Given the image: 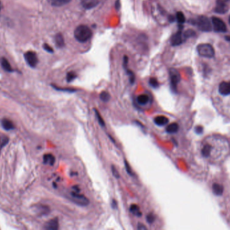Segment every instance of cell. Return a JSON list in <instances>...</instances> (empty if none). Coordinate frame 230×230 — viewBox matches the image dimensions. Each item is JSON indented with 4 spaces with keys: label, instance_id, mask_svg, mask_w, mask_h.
<instances>
[{
    "label": "cell",
    "instance_id": "cell-1",
    "mask_svg": "<svg viewBox=\"0 0 230 230\" xmlns=\"http://www.w3.org/2000/svg\"><path fill=\"white\" fill-rule=\"evenodd\" d=\"M92 36V31L88 26L79 25L74 31V37L79 43H85Z\"/></svg>",
    "mask_w": 230,
    "mask_h": 230
},
{
    "label": "cell",
    "instance_id": "cell-2",
    "mask_svg": "<svg viewBox=\"0 0 230 230\" xmlns=\"http://www.w3.org/2000/svg\"><path fill=\"white\" fill-rule=\"evenodd\" d=\"M197 50L199 56L207 58H211L215 56V49L211 45L208 43L199 45L197 47Z\"/></svg>",
    "mask_w": 230,
    "mask_h": 230
},
{
    "label": "cell",
    "instance_id": "cell-3",
    "mask_svg": "<svg viewBox=\"0 0 230 230\" xmlns=\"http://www.w3.org/2000/svg\"><path fill=\"white\" fill-rule=\"evenodd\" d=\"M194 24L203 32H209L212 30L211 24L209 18L204 16H200L198 17L196 20H194Z\"/></svg>",
    "mask_w": 230,
    "mask_h": 230
},
{
    "label": "cell",
    "instance_id": "cell-4",
    "mask_svg": "<svg viewBox=\"0 0 230 230\" xmlns=\"http://www.w3.org/2000/svg\"><path fill=\"white\" fill-rule=\"evenodd\" d=\"M169 74H170L171 88L172 91L176 92L177 91V86L180 81V75L177 70L174 68L170 70Z\"/></svg>",
    "mask_w": 230,
    "mask_h": 230
},
{
    "label": "cell",
    "instance_id": "cell-5",
    "mask_svg": "<svg viewBox=\"0 0 230 230\" xmlns=\"http://www.w3.org/2000/svg\"><path fill=\"white\" fill-rule=\"evenodd\" d=\"M71 200L73 202L81 206H86L89 204V200L84 195L81 194L79 192L73 191L71 193Z\"/></svg>",
    "mask_w": 230,
    "mask_h": 230
},
{
    "label": "cell",
    "instance_id": "cell-6",
    "mask_svg": "<svg viewBox=\"0 0 230 230\" xmlns=\"http://www.w3.org/2000/svg\"><path fill=\"white\" fill-rule=\"evenodd\" d=\"M212 23L213 25L214 31L217 33H225L227 31V27L221 19L217 17L212 18Z\"/></svg>",
    "mask_w": 230,
    "mask_h": 230
},
{
    "label": "cell",
    "instance_id": "cell-7",
    "mask_svg": "<svg viewBox=\"0 0 230 230\" xmlns=\"http://www.w3.org/2000/svg\"><path fill=\"white\" fill-rule=\"evenodd\" d=\"M24 57L27 63L32 68H34L38 63V57L36 53L34 52H28L24 54Z\"/></svg>",
    "mask_w": 230,
    "mask_h": 230
},
{
    "label": "cell",
    "instance_id": "cell-8",
    "mask_svg": "<svg viewBox=\"0 0 230 230\" xmlns=\"http://www.w3.org/2000/svg\"><path fill=\"white\" fill-rule=\"evenodd\" d=\"M183 27L180 24L179 26V30L171 38V43L173 46H177L180 45V44L183 43V33H182V30H183Z\"/></svg>",
    "mask_w": 230,
    "mask_h": 230
},
{
    "label": "cell",
    "instance_id": "cell-9",
    "mask_svg": "<svg viewBox=\"0 0 230 230\" xmlns=\"http://www.w3.org/2000/svg\"><path fill=\"white\" fill-rule=\"evenodd\" d=\"M219 93L223 96L230 95V82H222L219 86Z\"/></svg>",
    "mask_w": 230,
    "mask_h": 230
},
{
    "label": "cell",
    "instance_id": "cell-10",
    "mask_svg": "<svg viewBox=\"0 0 230 230\" xmlns=\"http://www.w3.org/2000/svg\"><path fill=\"white\" fill-rule=\"evenodd\" d=\"M99 3L98 0H82V5L85 9H89L96 7Z\"/></svg>",
    "mask_w": 230,
    "mask_h": 230
},
{
    "label": "cell",
    "instance_id": "cell-11",
    "mask_svg": "<svg viewBox=\"0 0 230 230\" xmlns=\"http://www.w3.org/2000/svg\"><path fill=\"white\" fill-rule=\"evenodd\" d=\"M228 10V7L223 1H218L215 11L217 13L224 14Z\"/></svg>",
    "mask_w": 230,
    "mask_h": 230
},
{
    "label": "cell",
    "instance_id": "cell-12",
    "mask_svg": "<svg viewBox=\"0 0 230 230\" xmlns=\"http://www.w3.org/2000/svg\"><path fill=\"white\" fill-rule=\"evenodd\" d=\"M44 228L48 230H57L59 228V221L57 218L50 220L45 225Z\"/></svg>",
    "mask_w": 230,
    "mask_h": 230
},
{
    "label": "cell",
    "instance_id": "cell-13",
    "mask_svg": "<svg viewBox=\"0 0 230 230\" xmlns=\"http://www.w3.org/2000/svg\"><path fill=\"white\" fill-rule=\"evenodd\" d=\"M154 123L159 126H165L166 124H167L169 122V120L167 117H166L164 116H156L154 120Z\"/></svg>",
    "mask_w": 230,
    "mask_h": 230
},
{
    "label": "cell",
    "instance_id": "cell-14",
    "mask_svg": "<svg viewBox=\"0 0 230 230\" xmlns=\"http://www.w3.org/2000/svg\"><path fill=\"white\" fill-rule=\"evenodd\" d=\"M49 4L55 7H61L64 5H66L71 1V0H47Z\"/></svg>",
    "mask_w": 230,
    "mask_h": 230
},
{
    "label": "cell",
    "instance_id": "cell-15",
    "mask_svg": "<svg viewBox=\"0 0 230 230\" xmlns=\"http://www.w3.org/2000/svg\"><path fill=\"white\" fill-rule=\"evenodd\" d=\"M1 123H2V126L3 127V128L5 129V130H11L14 129V124L12 123V121H10L8 119L4 118V119L2 120Z\"/></svg>",
    "mask_w": 230,
    "mask_h": 230
},
{
    "label": "cell",
    "instance_id": "cell-16",
    "mask_svg": "<svg viewBox=\"0 0 230 230\" xmlns=\"http://www.w3.org/2000/svg\"><path fill=\"white\" fill-rule=\"evenodd\" d=\"M149 101V97L148 95L142 94L139 95L137 97V102L141 105H145L148 103Z\"/></svg>",
    "mask_w": 230,
    "mask_h": 230
},
{
    "label": "cell",
    "instance_id": "cell-17",
    "mask_svg": "<svg viewBox=\"0 0 230 230\" xmlns=\"http://www.w3.org/2000/svg\"><path fill=\"white\" fill-rule=\"evenodd\" d=\"M44 164L53 165L55 162V158L52 154H45L43 156Z\"/></svg>",
    "mask_w": 230,
    "mask_h": 230
},
{
    "label": "cell",
    "instance_id": "cell-18",
    "mask_svg": "<svg viewBox=\"0 0 230 230\" xmlns=\"http://www.w3.org/2000/svg\"><path fill=\"white\" fill-rule=\"evenodd\" d=\"M55 43L57 47L62 48L65 46V40L62 34L58 33L55 36Z\"/></svg>",
    "mask_w": 230,
    "mask_h": 230
},
{
    "label": "cell",
    "instance_id": "cell-19",
    "mask_svg": "<svg viewBox=\"0 0 230 230\" xmlns=\"http://www.w3.org/2000/svg\"><path fill=\"white\" fill-rule=\"evenodd\" d=\"M1 65L2 66V68H4L5 71L9 72H13V69L12 68L10 63H9L7 59L4 58V57H2V58L1 59Z\"/></svg>",
    "mask_w": 230,
    "mask_h": 230
},
{
    "label": "cell",
    "instance_id": "cell-20",
    "mask_svg": "<svg viewBox=\"0 0 230 230\" xmlns=\"http://www.w3.org/2000/svg\"><path fill=\"white\" fill-rule=\"evenodd\" d=\"M212 189H213V193L217 196H220L223 194V188L221 185H220L219 184H217V183L213 184Z\"/></svg>",
    "mask_w": 230,
    "mask_h": 230
},
{
    "label": "cell",
    "instance_id": "cell-21",
    "mask_svg": "<svg viewBox=\"0 0 230 230\" xmlns=\"http://www.w3.org/2000/svg\"><path fill=\"white\" fill-rule=\"evenodd\" d=\"M179 129L178 124L176 123H172L166 128V132L170 134H174L177 132Z\"/></svg>",
    "mask_w": 230,
    "mask_h": 230
},
{
    "label": "cell",
    "instance_id": "cell-22",
    "mask_svg": "<svg viewBox=\"0 0 230 230\" xmlns=\"http://www.w3.org/2000/svg\"><path fill=\"white\" fill-rule=\"evenodd\" d=\"M130 210L134 215H135L137 217L141 216V212L139 207L136 205V204H131L130 207Z\"/></svg>",
    "mask_w": 230,
    "mask_h": 230
},
{
    "label": "cell",
    "instance_id": "cell-23",
    "mask_svg": "<svg viewBox=\"0 0 230 230\" xmlns=\"http://www.w3.org/2000/svg\"><path fill=\"white\" fill-rule=\"evenodd\" d=\"M176 18L178 22L180 24H184L185 22V20H186L184 15L182 12H177L176 16Z\"/></svg>",
    "mask_w": 230,
    "mask_h": 230
},
{
    "label": "cell",
    "instance_id": "cell-24",
    "mask_svg": "<svg viewBox=\"0 0 230 230\" xmlns=\"http://www.w3.org/2000/svg\"><path fill=\"white\" fill-rule=\"evenodd\" d=\"M124 68H125V70L127 72V75L129 76V80H130V82L131 83V84H133L134 82H135V74H134V73L131 71V70H130L127 68V65H125L124 66Z\"/></svg>",
    "mask_w": 230,
    "mask_h": 230
},
{
    "label": "cell",
    "instance_id": "cell-25",
    "mask_svg": "<svg viewBox=\"0 0 230 230\" xmlns=\"http://www.w3.org/2000/svg\"><path fill=\"white\" fill-rule=\"evenodd\" d=\"M110 97L109 93H108V92H106V91L102 92L101 93H100V99L102 101H104V102H108V101H109V99H110Z\"/></svg>",
    "mask_w": 230,
    "mask_h": 230
},
{
    "label": "cell",
    "instance_id": "cell-26",
    "mask_svg": "<svg viewBox=\"0 0 230 230\" xmlns=\"http://www.w3.org/2000/svg\"><path fill=\"white\" fill-rule=\"evenodd\" d=\"M76 78H77V74L74 72L71 71V72H68V74H67L66 78H67V81H68V82H71L73 81H74Z\"/></svg>",
    "mask_w": 230,
    "mask_h": 230
},
{
    "label": "cell",
    "instance_id": "cell-27",
    "mask_svg": "<svg viewBox=\"0 0 230 230\" xmlns=\"http://www.w3.org/2000/svg\"><path fill=\"white\" fill-rule=\"evenodd\" d=\"M195 34H196V33L193 30L189 29L184 32L183 37L184 39H188V38H190V37H193L194 36H195Z\"/></svg>",
    "mask_w": 230,
    "mask_h": 230
},
{
    "label": "cell",
    "instance_id": "cell-28",
    "mask_svg": "<svg viewBox=\"0 0 230 230\" xmlns=\"http://www.w3.org/2000/svg\"><path fill=\"white\" fill-rule=\"evenodd\" d=\"M95 111V113H96V117H97V120L98 121V123L100 125L102 126V127H105V122L104 120L102 119V117L101 116L100 113H99V111H98L96 110H94Z\"/></svg>",
    "mask_w": 230,
    "mask_h": 230
},
{
    "label": "cell",
    "instance_id": "cell-29",
    "mask_svg": "<svg viewBox=\"0 0 230 230\" xmlns=\"http://www.w3.org/2000/svg\"><path fill=\"white\" fill-rule=\"evenodd\" d=\"M149 84L152 86V87L153 88H158V86H159V83H158V81H157V79L155 78H151L149 79Z\"/></svg>",
    "mask_w": 230,
    "mask_h": 230
},
{
    "label": "cell",
    "instance_id": "cell-30",
    "mask_svg": "<svg viewBox=\"0 0 230 230\" xmlns=\"http://www.w3.org/2000/svg\"><path fill=\"white\" fill-rule=\"evenodd\" d=\"M111 169H112V172H113V175H114V176L115 178H120V175H119V172H118L117 168L115 167L114 166L112 165Z\"/></svg>",
    "mask_w": 230,
    "mask_h": 230
},
{
    "label": "cell",
    "instance_id": "cell-31",
    "mask_svg": "<svg viewBox=\"0 0 230 230\" xmlns=\"http://www.w3.org/2000/svg\"><path fill=\"white\" fill-rule=\"evenodd\" d=\"M53 87L57 91H65V92H73L76 91L75 89H73V88H60L57 87H54V86H53Z\"/></svg>",
    "mask_w": 230,
    "mask_h": 230
},
{
    "label": "cell",
    "instance_id": "cell-32",
    "mask_svg": "<svg viewBox=\"0 0 230 230\" xmlns=\"http://www.w3.org/2000/svg\"><path fill=\"white\" fill-rule=\"evenodd\" d=\"M155 220V217L153 215V214L152 213H149L147 216V221H148L149 223H152Z\"/></svg>",
    "mask_w": 230,
    "mask_h": 230
},
{
    "label": "cell",
    "instance_id": "cell-33",
    "mask_svg": "<svg viewBox=\"0 0 230 230\" xmlns=\"http://www.w3.org/2000/svg\"><path fill=\"white\" fill-rule=\"evenodd\" d=\"M124 165H125V168H126V171H127V173L129 174L130 175H133V174L131 170V168L130 167V166L128 164V162L125 160L124 161Z\"/></svg>",
    "mask_w": 230,
    "mask_h": 230
},
{
    "label": "cell",
    "instance_id": "cell-34",
    "mask_svg": "<svg viewBox=\"0 0 230 230\" xmlns=\"http://www.w3.org/2000/svg\"><path fill=\"white\" fill-rule=\"evenodd\" d=\"M43 48H44V49L45 50V51H47V52H49V53H53V48L51 47V46H49V45L47 44V43H44L43 45Z\"/></svg>",
    "mask_w": 230,
    "mask_h": 230
},
{
    "label": "cell",
    "instance_id": "cell-35",
    "mask_svg": "<svg viewBox=\"0 0 230 230\" xmlns=\"http://www.w3.org/2000/svg\"><path fill=\"white\" fill-rule=\"evenodd\" d=\"M203 128L201 126H197L196 128H195V132L197 134H202L203 133Z\"/></svg>",
    "mask_w": 230,
    "mask_h": 230
},
{
    "label": "cell",
    "instance_id": "cell-36",
    "mask_svg": "<svg viewBox=\"0 0 230 230\" xmlns=\"http://www.w3.org/2000/svg\"><path fill=\"white\" fill-rule=\"evenodd\" d=\"M137 229H138L139 230H145V229H147V228L144 225L139 223L138 226H137Z\"/></svg>",
    "mask_w": 230,
    "mask_h": 230
},
{
    "label": "cell",
    "instance_id": "cell-37",
    "mask_svg": "<svg viewBox=\"0 0 230 230\" xmlns=\"http://www.w3.org/2000/svg\"><path fill=\"white\" fill-rule=\"evenodd\" d=\"M8 138H5L4 139V140H3V142L2 143V145H1V146H0V151H1V149H2V148L3 147V146H5L6 145V144L8 143Z\"/></svg>",
    "mask_w": 230,
    "mask_h": 230
},
{
    "label": "cell",
    "instance_id": "cell-38",
    "mask_svg": "<svg viewBox=\"0 0 230 230\" xmlns=\"http://www.w3.org/2000/svg\"><path fill=\"white\" fill-rule=\"evenodd\" d=\"M120 7V1H119V0H117L116 3H115V8H116V9H117V10H119Z\"/></svg>",
    "mask_w": 230,
    "mask_h": 230
},
{
    "label": "cell",
    "instance_id": "cell-39",
    "mask_svg": "<svg viewBox=\"0 0 230 230\" xmlns=\"http://www.w3.org/2000/svg\"><path fill=\"white\" fill-rule=\"evenodd\" d=\"M168 20H169V21H170V22H173L175 20V17L174 16L170 15L168 16Z\"/></svg>",
    "mask_w": 230,
    "mask_h": 230
},
{
    "label": "cell",
    "instance_id": "cell-40",
    "mask_svg": "<svg viewBox=\"0 0 230 230\" xmlns=\"http://www.w3.org/2000/svg\"><path fill=\"white\" fill-rule=\"evenodd\" d=\"M73 190L74 192H80V189H79V188L78 186H73Z\"/></svg>",
    "mask_w": 230,
    "mask_h": 230
},
{
    "label": "cell",
    "instance_id": "cell-41",
    "mask_svg": "<svg viewBox=\"0 0 230 230\" xmlns=\"http://www.w3.org/2000/svg\"><path fill=\"white\" fill-rule=\"evenodd\" d=\"M117 202L114 200H113V204H112V207H113V209H116L117 208Z\"/></svg>",
    "mask_w": 230,
    "mask_h": 230
},
{
    "label": "cell",
    "instance_id": "cell-42",
    "mask_svg": "<svg viewBox=\"0 0 230 230\" xmlns=\"http://www.w3.org/2000/svg\"><path fill=\"white\" fill-rule=\"evenodd\" d=\"M225 39L227 41H228V42L230 43V36H228H228H225Z\"/></svg>",
    "mask_w": 230,
    "mask_h": 230
},
{
    "label": "cell",
    "instance_id": "cell-43",
    "mask_svg": "<svg viewBox=\"0 0 230 230\" xmlns=\"http://www.w3.org/2000/svg\"><path fill=\"white\" fill-rule=\"evenodd\" d=\"M2 9V4H1V2H0V10H1Z\"/></svg>",
    "mask_w": 230,
    "mask_h": 230
},
{
    "label": "cell",
    "instance_id": "cell-44",
    "mask_svg": "<svg viewBox=\"0 0 230 230\" xmlns=\"http://www.w3.org/2000/svg\"><path fill=\"white\" fill-rule=\"evenodd\" d=\"M229 23L230 24V16H229Z\"/></svg>",
    "mask_w": 230,
    "mask_h": 230
}]
</instances>
